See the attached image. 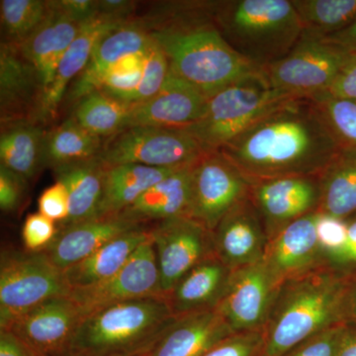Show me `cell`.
I'll list each match as a JSON object with an SVG mask.
<instances>
[{
	"mask_svg": "<svg viewBox=\"0 0 356 356\" xmlns=\"http://www.w3.org/2000/svg\"><path fill=\"white\" fill-rule=\"evenodd\" d=\"M339 149L313 100L291 98L219 152L254 184L273 178L318 177Z\"/></svg>",
	"mask_w": 356,
	"mask_h": 356,
	"instance_id": "obj_1",
	"label": "cell"
},
{
	"mask_svg": "<svg viewBox=\"0 0 356 356\" xmlns=\"http://www.w3.org/2000/svg\"><path fill=\"white\" fill-rule=\"evenodd\" d=\"M216 3L186 2L149 30L165 51L170 72L208 98L232 84L262 76L261 67L236 53L218 29L213 18Z\"/></svg>",
	"mask_w": 356,
	"mask_h": 356,
	"instance_id": "obj_2",
	"label": "cell"
},
{
	"mask_svg": "<svg viewBox=\"0 0 356 356\" xmlns=\"http://www.w3.org/2000/svg\"><path fill=\"white\" fill-rule=\"evenodd\" d=\"M348 280L323 266L284 281L264 329V356L285 355L314 334L346 323Z\"/></svg>",
	"mask_w": 356,
	"mask_h": 356,
	"instance_id": "obj_3",
	"label": "cell"
},
{
	"mask_svg": "<svg viewBox=\"0 0 356 356\" xmlns=\"http://www.w3.org/2000/svg\"><path fill=\"white\" fill-rule=\"evenodd\" d=\"M177 317L165 296L115 304L84 316L65 356H144Z\"/></svg>",
	"mask_w": 356,
	"mask_h": 356,
	"instance_id": "obj_4",
	"label": "cell"
},
{
	"mask_svg": "<svg viewBox=\"0 0 356 356\" xmlns=\"http://www.w3.org/2000/svg\"><path fill=\"white\" fill-rule=\"evenodd\" d=\"M213 18L229 46L261 69L284 58L303 35L291 0L217 2Z\"/></svg>",
	"mask_w": 356,
	"mask_h": 356,
	"instance_id": "obj_5",
	"label": "cell"
},
{
	"mask_svg": "<svg viewBox=\"0 0 356 356\" xmlns=\"http://www.w3.org/2000/svg\"><path fill=\"white\" fill-rule=\"evenodd\" d=\"M291 95L269 88L262 76L245 79L208 98L203 116L186 127L206 152L219 151Z\"/></svg>",
	"mask_w": 356,
	"mask_h": 356,
	"instance_id": "obj_6",
	"label": "cell"
},
{
	"mask_svg": "<svg viewBox=\"0 0 356 356\" xmlns=\"http://www.w3.org/2000/svg\"><path fill=\"white\" fill-rule=\"evenodd\" d=\"M64 270L42 252L2 250L0 261V330L46 301L70 296Z\"/></svg>",
	"mask_w": 356,
	"mask_h": 356,
	"instance_id": "obj_7",
	"label": "cell"
},
{
	"mask_svg": "<svg viewBox=\"0 0 356 356\" xmlns=\"http://www.w3.org/2000/svg\"><path fill=\"white\" fill-rule=\"evenodd\" d=\"M350 55L324 37L303 33L284 58L262 67V79L280 92L313 99L327 93Z\"/></svg>",
	"mask_w": 356,
	"mask_h": 356,
	"instance_id": "obj_8",
	"label": "cell"
},
{
	"mask_svg": "<svg viewBox=\"0 0 356 356\" xmlns=\"http://www.w3.org/2000/svg\"><path fill=\"white\" fill-rule=\"evenodd\" d=\"M207 152L186 128L131 127L104 140L98 159L104 168L140 165L178 168L194 165Z\"/></svg>",
	"mask_w": 356,
	"mask_h": 356,
	"instance_id": "obj_9",
	"label": "cell"
},
{
	"mask_svg": "<svg viewBox=\"0 0 356 356\" xmlns=\"http://www.w3.org/2000/svg\"><path fill=\"white\" fill-rule=\"evenodd\" d=\"M250 187L221 152H207L192 168L189 217L213 232L229 211L250 196Z\"/></svg>",
	"mask_w": 356,
	"mask_h": 356,
	"instance_id": "obj_10",
	"label": "cell"
},
{
	"mask_svg": "<svg viewBox=\"0 0 356 356\" xmlns=\"http://www.w3.org/2000/svg\"><path fill=\"white\" fill-rule=\"evenodd\" d=\"M282 284L264 259L235 269L217 310L233 334L264 331Z\"/></svg>",
	"mask_w": 356,
	"mask_h": 356,
	"instance_id": "obj_11",
	"label": "cell"
},
{
	"mask_svg": "<svg viewBox=\"0 0 356 356\" xmlns=\"http://www.w3.org/2000/svg\"><path fill=\"white\" fill-rule=\"evenodd\" d=\"M154 296L165 295L152 234L118 273L97 284L72 289L70 294L83 317L105 307Z\"/></svg>",
	"mask_w": 356,
	"mask_h": 356,
	"instance_id": "obj_12",
	"label": "cell"
},
{
	"mask_svg": "<svg viewBox=\"0 0 356 356\" xmlns=\"http://www.w3.org/2000/svg\"><path fill=\"white\" fill-rule=\"evenodd\" d=\"M151 234L165 296L193 267L216 254L212 232L191 217L161 222Z\"/></svg>",
	"mask_w": 356,
	"mask_h": 356,
	"instance_id": "obj_13",
	"label": "cell"
},
{
	"mask_svg": "<svg viewBox=\"0 0 356 356\" xmlns=\"http://www.w3.org/2000/svg\"><path fill=\"white\" fill-rule=\"evenodd\" d=\"M83 313L70 296L58 297L26 312L8 327L35 356H65Z\"/></svg>",
	"mask_w": 356,
	"mask_h": 356,
	"instance_id": "obj_14",
	"label": "cell"
},
{
	"mask_svg": "<svg viewBox=\"0 0 356 356\" xmlns=\"http://www.w3.org/2000/svg\"><path fill=\"white\" fill-rule=\"evenodd\" d=\"M250 196L269 240L290 222L318 211V177L273 178L252 184Z\"/></svg>",
	"mask_w": 356,
	"mask_h": 356,
	"instance_id": "obj_15",
	"label": "cell"
},
{
	"mask_svg": "<svg viewBox=\"0 0 356 356\" xmlns=\"http://www.w3.org/2000/svg\"><path fill=\"white\" fill-rule=\"evenodd\" d=\"M212 234L215 254L231 270L264 259L269 238L250 194L222 218Z\"/></svg>",
	"mask_w": 356,
	"mask_h": 356,
	"instance_id": "obj_16",
	"label": "cell"
},
{
	"mask_svg": "<svg viewBox=\"0 0 356 356\" xmlns=\"http://www.w3.org/2000/svg\"><path fill=\"white\" fill-rule=\"evenodd\" d=\"M207 102V96L170 72L153 98L133 104L127 128L189 127L203 116Z\"/></svg>",
	"mask_w": 356,
	"mask_h": 356,
	"instance_id": "obj_17",
	"label": "cell"
},
{
	"mask_svg": "<svg viewBox=\"0 0 356 356\" xmlns=\"http://www.w3.org/2000/svg\"><path fill=\"white\" fill-rule=\"evenodd\" d=\"M318 211L299 218L269 240L264 261L284 282L323 266L317 235Z\"/></svg>",
	"mask_w": 356,
	"mask_h": 356,
	"instance_id": "obj_18",
	"label": "cell"
},
{
	"mask_svg": "<svg viewBox=\"0 0 356 356\" xmlns=\"http://www.w3.org/2000/svg\"><path fill=\"white\" fill-rule=\"evenodd\" d=\"M152 36L144 24L130 21L107 34L97 44L88 65L70 84L64 102L76 105L86 95L98 90L103 79L123 58L146 51Z\"/></svg>",
	"mask_w": 356,
	"mask_h": 356,
	"instance_id": "obj_19",
	"label": "cell"
},
{
	"mask_svg": "<svg viewBox=\"0 0 356 356\" xmlns=\"http://www.w3.org/2000/svg\"><path fill=\"white\" fill-rule=\"evenodd\" d=\"M130 21L112 19L99 15L86 23L74 41L60 60L50 88L44 92L33 121L43 125L57 116L58 107L64 102L65 93L88 65L96 44L110 32Z\"/></svg>",
	"mask_w": 356,
	"mask_h": 356,
	"instance_id": "obj_20",
	"label": "cell"
},
{
	"mask_svg": "<svg viewBox=\"0 0 356 356\" xmlns=\"http://www.w3.org/2000/svg\"><path fill=\"white\" fill-rule=\"evenodd\" d=\"M43 90L36 70L19 46L1 42L0 46V115L1 124L31 120Z\"/></svg>",
	"mask_w": 356,
	"mask_h": 356,
	"instance_id": "obj_21",
	"label": "cell"
},
{
	"mask_svg": "<svg viewBox=\"0 0 356 356\" xmlns=\"http://www.w3.org/2000/svg\"><path fill=\"white\" fill-rule=\"evenodd\" d=\"M140 228L147 227L121 215L58 226L55 240L43 252L56 266L65 271L95 254L117 236Z\"/></svg>",
	"mask_w": 356,
	"mask_h": 356,
	"instance_id": "obj_22",
	"label": "cell"
},
{
	"mask_svg": "<svg viewBox=\"0 0 356 356\" xmlns=\"http://www.w3.org/2000/svg\"><path fill=\"white\" fill-rule=\"evenodd\" d=\"M231 331L217 309L179 316L159 343L144 356H202Z\"/></svg>",
	"mask_w": 356,
	"mask_h": 356,
	"instance_id": "obj_23",
	"label": "cell"
},
{
	"mask_svg": "<svg viewBox=\"0 0 356 356\" xmlns=\"http://www.w3.org/2000/svg\"><path fill=\"white\" fill-rule=\"evenodd\" d=\"M48 6L50 11L43 24L24 43L18 44L38 74L43 95L50 88L65 51L84 25L54 8L49 1Z\"/></svg>",
	"mask_w": 356,
	"mask_h": 356,
	"instance_id": "obj_24",
	"label": "cell"
},
{
	"mask_svg": "<svg viewBox=\"0 0 356 356\" xmlns=\"http://www.w3.org/2000/svg\"><path fill=\"white\" fill-rule=\"evenodd\" d=\"M194 165L180 168L154 184L121 216L149 229L177 218L189 217Z\"/></svg>",
	"mask_w": 356,
	"mask_h": 356,
	"instance_id": "obj_25",
	"label": "cell"
},
{
	"mask_svg": "<svg viewBox=\"0 0 356 356\" xmlns=\"http://www.w3.org/2000/svg\"><path fill=\"white\" fill-rule=\"evenodd\" d=\"M232 270L218 259L208 257L185 274L165 295L175 317L217 309L228 285Z\"/></svg>",
	"mask_w": 356,
	"mask_h": 356,
	"instance_id": "obj_26",
	"label": "cell"
},
{
	"mask_svg": "<svg viewBox=\"0 0 356 356\" xmlns=\"http://www.w3.org/2000/svg\"><path fill=\"white\" fill-rule=\"evenodd\" d=\"M180 168H151L134 163L105 168L98 217L119 216L154 184Z\"/></svg>",
	"mask_w": 356,
	"mask_h": 356,
	"instance_id": "obj_27",
	"label": "cell"
},
{
	"mask_svg": "<svg viewBox=\"0 0 356 356\" xmlns=\"http://www.w3.org/2000/svg\"><path fill=\"white\" fill-rule=\"evenodd\" d=\"M149 238V228L133 229L117 236L83 261L65 269L67 284L72 290L108 280L127 264L140 245Z\"/></svg>",
	"mask_w": 356,
	"mask_h": 356,
	"instance_id": "obj_28",
	"label": "cell"
},
{
	"mask_svg": "<svg viewBox=\"0 0 356 356\" xmlns=\"http://www.w3.org/2000/svg\"><path fill=\"white\" fill-rule=\"evenodd\" d=\"M104 170L98 158L53 168L56 181L65 185L70 199V218L60 226L99 216Z\"/></svg>",
	"mask_w": 356,
	"mask_h": 356,
	"instance_id": "obj_29",
	"label": "cell"
},
{
	"mask_svg": "<svg viewBox=\"0 0 356 356\" xmlns=\"http://www.w3.org/2000/svg\"><path fill=\"white\" fill-rule=\"evenodd\" d=\"M46 131L31 120L1 124L0 166L29 181L44 166Z\"/></svg>",
	"mask_w": 356,
	"mask_h": 356,
	"instance_id": "obj_30",
	"label": "cell"
},
{
	"mask_svg": "<svg viewBox=\"0 0 356 356\" xmlns=\"http://www.w3.org/2000/svg\"><path fill=\"white\" fill-rule=\"evenodd\" d=\"M318 211L348 220L356 215V151L341 149L318 175Z\"/></svg>",
	"mask_w": 356,
	"mask_h": 356,
	"instance_id": "obj_31",
	"label": "cell"
},
{
	"mask_svg": "<svg viewBox=\"0 0 356 356\" xmlns=\"http://www.w3.org/2000/svg\"><path fill=\"white\" fill-rule=\"evenodd\" d=\"M104 140L81 127L70 118L46 131L44 140V165L51 170L58 166L97 158Z\"/></svg>",
	"mask_w": 356,
	"mask_h": 356,
	"instance_id": "obj_32",
	"label": "cell"
},
{
	"mask_svg": "<svg viewBox=\"0 0 356 356\" xmlns=\"http://www.w3.org/2000/svg\"><path fill=\"white\" fill-rule=\"evenodd\" d=\"M132 107L96 90L76 103L72 118L89 133L106 140L127 128Z\"/></svg>",
	"mask_w": 356,
	"mask_h": 356,
	"instance_id": "obj_33",
	"label": "cell"
},
{
	"mask_svg": "<svg viewBox=\"0 0 356 356\" xmlns=\"http://www.w3.org/2000/svg\"><path fill=\"white\" fill-rule=\"evenodd\" d=\"M303 33L329 37L356 21V0H291Z\"/></svg>",
	"mask_w": 356,
	"mask_h": 356,
	"instance_id": "obj_34",
	"label": "cell"
},
{
	"mask_svg": "<svg viewBox=\"0 0 356 356\" xmlns=\"http://www.w3.org/2000/svg\"><path fill=\"white\" fill-rule=\"evenodd\" d=\"M48 1L1 0L0 19L2 38L6 43L21 44L34 34L48 16Z\"/></svg>",
	"mask_w": 356,
	"mask_h": 356,
	"instance_id": "obj_35",
	"label": "cell"
},
{
	"mask_svg": "<svg viewBox=\"0 0 356 356\" xmlns=\"http://www.w3.org/2000/svg\"><path fill=\"white\" fill-rule=\"evenodd\" d=\"M339 149L356 151V100L325 93L313 98Z\"/></svg>",
	"mask_w": 356,
	"mask_h": 356,
	"instance_id": "obj_36",
	"label": "cell"
},
{
	"mask_svg": "<svg viewBox=\"0 0 356 356\" xmlns=\"http://www.w3.org/2000/svg\"><path fill=\"white\" fill-rule=\"evenodd\" d=\"M146 51L123 58L110 70L98 90L115 99L134 104L144 70Z\"/></svg>",
	"mask_w": 356,
	"mask_h": 356,
	"instance_id": "obj_37",
	"label": "cell"
},
{
	"mask_svg": "<svg viewBox=\"0 0 356 356\" xmlns=\"http://www.w3.org/2000/svg\"><path fill=\"white\" fill-rule=\"evenodd\" d=\"M170 74V63L165 51L154 39L152 40L146 50L143 76L134 104L147 102L153 98L163 88Z\"/></svg>",
	"mask_w": 356,
	"mask_h": 356,
	"instance_id": "obj_38",
	"label": "cell"
},
{
	"mask_svg": "<svg viewBox=\"0 0 356 356\" xmlns=\"http://www.w3.org/2000/svg\"><path fill=\"white\" fill-rule=\"evenodd\" d=\"M58 231V225L41 213L28 215L21 231L26 252H44L55 240Z\"/></svg>",
	"mask_w": 356,
	"mask_h": 356,
	"instance_id": "obj_39",
	"label": "cell"
},
{
	"mask_svg": "<svg viewBox=\"0 0 356 356\" xmlns=\"http://www.w3.org/2000/svg\"><path fill=\"white\" fill-rule=\"evenodd\" d=\"M348 220L331 216L318 212L317 220V235L318 245L322 252L323 264L344 245L348 236Z\"/></svg>",
	"mask_w": 356,
	"mask_h": 356,
	"instance_id": "obj_40",
	"label": "cell"
},
{
	"mask_svg": "<svg viewBox=\"0 0 356 356\" xmlns=\"http://www.w3.org/2000/svg\"><path fill=\"white\" fill-rule=\"evenodd\" d=\"M264 343V331L234 334L202 356H254Z\"/></svg>",
	"mask_w": 356,
	"mask_h": 356,
	"instance_id": "obj_41",
	"label": "cell"
},
{
	"mask_svg": "<svg viewBox=\"0 0 356 356\" xmlns=\"http://www.w3.org/2000/svg\"><path fill=\"white\" fill-rule=\"evenodd\" d=\"M344 325L346 323L314 334L283 356H336Z\"/></svg>",
	"mask_w": 356,
	"mask_h": 356,
	"instance_id": "obj_42",
	"label": "cell"
},
{
	"mask_svg": "<svg viewBox=\"0 0 356 356\" xmlns=\"http://www.w3.org/2000/svg\"><path fill=\"white\" fill-rule=\"evenodd\" d=\"M38 212L58 226L67 222L70 218V199L64 184L55 181L42 192L38 199Z\"/></svg>",
	"mask_w": 356,
	"mask_h": 356,
	"instance_id": "obj_43",
	"label": "cell"
},
{
	"mask_svg": "<svg viewBox=\"0 0 356 356\" xmlns=\"http://www.w3.org/2000/svg\"><path fill=\"white\" fill-rule=\"evenodd\" d=\"M28 181L10 170L0 166V208L3 212L19 210L27 191Z\"/></svg>",
	"mask_w": 356,
	"mask_h": 356,
	"instance_id": "obj_44",
	"label": "cell"
},
{
	"mask_svg": "<svg viewBox=\"0 0 356 356\" xmlns=\"http://www.w3.org/2000/svg\"><path fill=\"white\" fill-rule=\"evenodd\" d=\"M348 221V236L341 250L325 261L324 266L346 277L356 273V215Z\"/></svg>",
	"mask_w": 356,
	"mask_h": 356,
	"instance_id": "obj_45",
	"label": "cell"
},
{
	"mask_svg": "<svg viewBox=\"0 0 356 356\" xmlns=\"http://www.w3.org/2000/svg\"><path fill=\"white\" fill-rule=\"evenodd\" d=\"M327 93L334 97L356 100V54L348 56Z\"/></svg>",
	"mask_w": 356,
	"mask_h": 356,
	"instance_id": "obj_46",
	"label": "cell"
},
{
	"mask_svg": "<svg viewBox=\"0 0 356 356\" xmlns=\"http://www.w3.org/2000/svg\"><path fill=\"white\" fill-rule=\"evenodd\" d=\"M49 2L54 8L81 24H86L99 16L97 1L92 0H55Z\"/></svg>",
	"mask_w": 356,
	"mask_h": 356,
	"instance_id": "obj_47",
	"label": "cell"
},
{
	"mask_svg": "<svg viewBox=\"0 0 356 356\" xmlns=\"http://www.w3.org/2000/svg\"><path fill=\"white\" fill-rule=\"evenodd\" d=\"M97 4L99 15L121 21H131L135 8V2L128 0H100Z\"/></svg>",
	"mask_w": 356,
	"mask_h": 356,
	"instance_id": "obj_48",
	"label": "cell"
},
{
	"mask_svg": "<svg viewBox=\"0 0 356 356\" xmlns=\"http://www.w3.org/2000/svg\"><path fill=\"white\" fill-rule=\"evenodd\" d=\"M0 356H35L22 341L9 330H0Z\"/></svg>",
	"mask_w": 356,
	"mask_h": 356,
	"instance_id": "obj_49",
	"label": "cell"
},
{
	"mask_svg": "<svg viewBox=\"0 0 356 356\" xmlns=\"http://www.w3.org/2000/svg\"><path fill=\"white\" fill-rule=\"evenodd\" d=\"M336 356H356V324L346 323Z\"/></svg>",
	"mask_w": 356,
	"mask_h": 356,
	"instance_id": "obj_50",
	"label": "cell"
},
{
	"mask_svg": "<svg viewBox=\"0 0 356 356\" xmlns=\"http://www.w3.org/2000/svg\"><path fill=\"white\" fill-rule=\"evenodd\" d=\"M325 38L343 49L346 53L356 54V21L343 31L337 32Z\"/></svg>",
	"mask_w": 356,
	"mask_h": 356,
	"instance_id": "obj_51",
	"label": "cell"
},
{
	"mask_svg": "<svg viewBox=\"0 0 356 356\" xmlns=\"http://www.w3.org/2000/svg\"><path fill=\"white\" fill-rule=\"evenodd\" d=\"M346 323L356 324V273L348 280L346 297Z\"/></svg>",
	"mask_w": 356,
	"mask_h": 356,
	"instance_id": "obj_52",
	"label": "cell"
}]
</instances>
